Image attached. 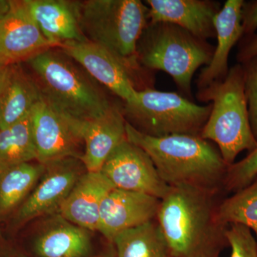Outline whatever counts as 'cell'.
<instances>
[{"instance_id":"6da1fadb","label":"cell","mask_w":257,"mask_h":257,"mask_svg":"<svg viewBox=\"0 0 257 257\" xmlns=\"http://www.w3.org/2000/svg\"><path fill=\"white\" fill-rule=\"evenodd\" d=\"M126 139L146 152L170 187H185L216 194L224 188L229 166L220 152L201 135L155 138L126 124Z\"/></svg>"},{"instance_id":"ba28073f","label":"cell","mask_w":257,"mask_h":257,"mask_svg":"<svg viewBox=\"0 0 257 257\" xmlns=\"http://www.w3.org/2000/svg\"><path fill=\"white\" fill-rule=\"evenodd\" d=\"M37 162L47 165L67 158L80 160L84 151L80 123L64 117L41 100L30 113Z\"/></svg>"},{"instance_id":"d6a6232c","label":"cell","mask_w":257,"mask_h":257,"mask_svg":"<svg viewBox=\"0 0 257 257\" xmlns=\"http://www.w3.org/2000/svg\"><path fill=\"white\" fill-rule=\"evenodd\" d=\"M170 257H171V256H170Z\"/></svg>"},{"instance_id":"d4e9b609","label":"cell","mask_w":257,"mask_h":257,"mask_svg":"<svg viewBox=\"0 0 257 257\" xmlns=\"http://www.w3.org/2000/svg\"><path fill=\"white\" fill-rule=\"evenodd\" d=\"M257 177V147L246 157L229 166L224 188L236 192L248 186Z\"/></svg>"},{"instance_id":"cb8c5ba5","label":"cell","mask_w":257,"mask_h":257,"mask_svg":"<svg viewBox=\"0 0 257 257\" xmlns=\"http://www.w3.org/2000/svg\"><path fill=\"white\" fill-rule=\"evenodd\" d=\"M216 218L223 226H246L254 233L257 240V177L217 206Z\"/></svg>"},{"instance_id":"4316f807","label":"cell","mask_w":257,"mask_h":257,"mask_svg":"<svg viewBox=\"0 0 257 257\" xmlns=\"http://www.w3.org/2000/svg\"><path fill=\"white\" fill-rule=\"evenodd\" d=\"M244 79L250 125L257 141V56L241 64Z\"/></svg>"},{"instance_id":"7a4b0ae2","label":"cell","mask_w":257,"mask_h":257,"mask_svg":"<svg viewBox=\"0 0 257 257\" xmlns=\"http://www.w3.org/2000/svg\"><path fill=\"white\" fill-rule=\"evenodd\" d=\"M214 196L190 187H170L161 199L156 220L171 257H209L227 243V226L217 220Z\"/></svg>"},{"instance_id":"5bb4252c","label":"cell","mask_w":257,"mask_h":257,"mask_svg":"<svg viewBox=\"0 0 257 257\" xmlns=\"http://www.w3.org/2000/svg\"><path fill=\"white\" fill-rule=\"evenodd\" d=\"M151 23L177 25L202 40L216 38L214 20L220 4L211 0H147Z\"/></svg>"},{"instance_id":"4fadbf2b","label":"cell","mask_w":257,"mask_h":257,"mask_svg":"<svg viewBox=\"0 0 257 257\" xmlns=\"http://www.w3.org/2000/svg\"><path fill=\"white\" fill-rule=\"evenodd\" d=\"M50 48L55 47L42 35L25 0H11L9 12L0 19V59L18 63Z\"/></svg>"},{"instance_id":"2e32d148","label":"cell","mask_w":257,"mask_h":257,"mask_svg":"<svg viewBox=\"0 0 257 257\" xmlns=\"http://www.w3.org/2000/svg\"><path fill=\"white\" fill-rule=\"evenodd\" d=\"M114 188L101 172L87 171L71 190L58 214L88 231H97L101 204Z\"/></svg>"},{"instance_id":"603a6c76","label":"cell","mask_w":257,"mask_h":257,"mask_svg":"<svg viewBox=\"0 0 257 257\" xmlns=\"http://www.w3.org/2000/svg\"><path fill=\"white\" fill-rule=\"evenodd\" d=\"M37 162L30 114L8 127L0 128V172L16 166Z\"/></svg>"},{"instance_id":"ffe728a7","label":"cell","mask_w":257,"mask_h":257,"mask_svg":"<svg viewBox=\"0 0 257 257\" xmlns=\"http://www.w3.org/2000/svg\"><path fill=\"white\" fill-rule=\"evenodd\" d=\"M57 215L37 235L35 253L40 257H87L92 248L89 231Z\"/></svg>"},{"instance_id":"f546056e","label":"cell","mask_w":257,"mask_h":257,"mask_svg":"<svg viewBox=\"0 0 257 257\" xmlns=\"http://www.w3.org/2000/svg\"><path fill=\"white\" fill-rule=\"evenodd\" d=\"M11 64L0 59V94L4 87L6 79L8 78Z\"/></svg>"},{"instance_id":"7402d4cb","label":"cell","mask_w":257,"mask_h":257,"mask_svg":"<svg viewBox=\"0 0 257 257\" xmlns=\"http://www.w3.org/2000/svg\"><path fill=\"white\" fill-rule=\"evenodd\" d=\"M117 257H170L156 219L126 230L115 236Z\"/></svg>"},{"instance_id":"5b68a950","label":"cell","mask_w":257,"mask_h":257,"mask_svg":"<svg viewBox=\"0 0 257 257\" xmlns=\"http://www.w3.org/2000/svg\"><path fill=\"white\" fill-rule=\"evenodd\" d=\"M199 101L211 103V110L201 137L218 147L228 166L234 163L243 151L252 152L257 147L250 125L244 79L241 64L230 67L223 80L211 83L198 90Z\"/></svg>"},{"instance_id":"3957f363","label":"cell","mask_w":257,"mask_h":257,"mask_svg":"<svg viewBox=\"0 0 257 257\" xmlns=\"http://www.w3.org/2000/svg\"><path fill=\"white\" fill-rule=\"evenodd\" d=\"M27 62L42 100L71 121L96 119L115 104L95 80L60 49H49Z\"/></svg>"},{"instance_id":"484cf974","label":"cell","mask_w":257,"mask_h":257,"mask_svg":"<svg viewBox=\"0 0 257 257\" xmlns=\"http://www.w3.org/2000/svg\"><path fill=\"white\" fill-rule=\"evenodd\" d=\"M225 237L231 247L229 257H257V240L251 229L241 224H230Z\"/></svg>"},{"instance_id":"8fae6325","label":"cell","mask_w":257,"mask_h":257,"mask_svg":"<svg viewBox=\"0 0 257 257\" xmlns=\"http://www.w3.org/2000/svg\"><path fill=\"white\" fill-rule=\"evenodd\" d=\"M58 49L123 102L133 99L137 91L141 89L134 74L104 47L86 40L64 44Z\"/></svg>"},{"instance_id":"1f68e13d","label":"cell","mask_w":257,"mask_h":257,"mask_svg":"<svg viewBox=\"0 0 257 257\" xmlns=\"http://www.w3.org/2000/svg\"><path fill=\"white\" fill-rule=\"evenodd\" d=\"M219 253H216V254L212 255V256L209 257H219Z\"/></svg>"},{"instance_id":"9c48e42d","label":"cell","mask_w":257,"mask_h":257,"mask_svg":"<svg viewBox=\"0 0 257 257\" xmlns=\"http://www.w3.org/2000/svg\"><path fill=\"white\" fill-rule=\"evenodd\" d=\"M38 183L19 208L15 222L23 224L60 210L81 176L87 172L79 159L67 158L49 164Z\"/></svg>"},{"instance_id":"f1b7e54d","label":"cell","mask_w":257,"mask_h":257,"mask_svg":"<svg viewBox=\"0 0 257 257\" xmlns=\"http://www.w3.org/2000/svg\"><path fill=\"white\" fill-rule=\"evenodd\" d=\"M257 56V34L244 36L239 41L236 60L242 64Z\"/></svg>"},{"instance_id":"44dd1931","label":"cell","mask_w":257,"mask_h":257,"mask_svg":"<svg viewBox=\"0 0 257 257\" xmlns=\"http://www.w3.org/2000/svg\"><path fill=\"white\" fill-rule=\"evenodd\" d=\"M45 169L43 164L32 162L0 172V219L20 208Z\"/></svg>"},{"instance_id":"277c9868","label":"cell","mask_w":257,"mask_h":257,"mask_svg":"<svg viewBox=\"0 0 257 257\" xmlns=\"http://www.w3.org/2000/svg\"><path fill=\"white\" fill-rule=\"evenodd\" d=\"M79 21L84 36L119 59L138 79L140 89L153 88L150 71L138 58L140 37L150 23L149 8L140 0L78 1Z\"/></svg>"},{"instance_id":"83f0119b","label":"cell","mask_w":257,"mask_h":257,"mask_svg":"<svg viewBox=\"0 0 257 257\" xmlns=\"http://www.w3.org/2000/svg\"><path fill=\"white\" fill-rule=\"evenodd\" d=\"M243 37L253 35L257 30V0L243 3L241 13Z\"/></svg>"},{"instance_id":"d6986e66","label":"cell","mask_w":257,"mask_h":257,"mask_svg":"<svg viewBox=\"0 0 257 257\" xmlns=\"http://www.w3.org/2000/svg\"><path fill=\"white\" fill-rule=\"evenodd\" d=\"M42 99L31 74L18 63L12 64L0 94V128L8 127L26 118Z\"/></svg>"},{"instance_id":"e0dca14e","label":"cell","mask_w":257,"mask_h":257,"mask_svg":"<svg viewBox=\"0 0 257 257\" xmlns=\"http://www.w3.org/2000/svg\"><path fill=\"white\" fill-rule=\"evenodd\" d=\"M243 0H227L214 20L217 46L214 49L210 63L202 69L197 80L198 90L211 83L223 80L229 72L230 52L243 37L241 23Z\"/></svg>"},{"instance_id":"ac0fdd59","label":"cell","mask_w":257,"mask_h":257,"mask_svg":"<svg viewBox=\"0 0 257 257\" xmlns=\"http://www.w3.org/2000/svg\"><path fill=\"white\" fill-rule=\"evenodd\" d=\"M30 14L43 36L55 48L69 42H84L78 1L25 0Z\"/></svg>"},{"instance_id":"7c38bea8","label":"cell","mask_w":257,"mask_h":257,"mask_svg":"<svg viewBox=\"0 0 257 257\" xmlns=\"http://www.w3.org/2000/svg\"><path fill=\"white\" fill-rule=\"evenodd\" d=\"M160 200L144 193L114 188L101 204L97 231L112 242L119 233L155 220Z\"/></svg>"},{"instance_id":"8992f818","label":"cell","mask_w":257,"mask_h":257,"mask_svg":"<svg viewBox=\"0 0 257 257\" xmlns=\"http://www.w3.org/2000/svg\"><path fill=\"white\" fill-rule=\"evenodd\" d=\"M215 47L183 28L150 22L137 47L140 65L170 74L184 97L192 98L193 76L201 66L210 63Z\"/></svg>"},{"instance_id":"30bf717a","label":"cell","mask_w":257,"mask_h":257,"mask_svg":"<svg viewBox=\"0 0 257 257\" xmlns=\"http://www.w3.org/2000/svg\"><path fill=\"white\" fill-rule=\"evenodd\" d=\"M100 172L115 188L144 193L160 199L170 189L146 152L127 139L115 149Z\"/></svg>"},{"instance_id":"52a82bcc","label":"cell","mask_w":257,"mask_h":257,"mask_svg":"<svg viewBox=\"0 0 257 257\" xmlns=\"http://www.w3.org/2000/svg\"><path fill=\"white\" fill-rule=\"evenodd\" d=\"M211 104L200 106L178 93L162 92L154 88L137 91L124 102L126 122L149 136L200 135L211 110Z\"/></svg>"},{"instance_id":"4dcf8cb0","label":"cell","mask_w":257,"mask_h":257,"mask_svg":"<svg viewBox=\"0 0 257 257\" xmlns=\"http://www.w3.org/2000/svg\"><path fill=\"white\" fill-rule=\"evenodd\" d=\"M10 9V0H0V19L3 18Z\"/></svg>"},{"instance_id":"9a60e30c","label":"cell","mask_w":257,"mask_h":257,"mask_svg":"<svg viewBox=\"0 0 257 257\" xmlns=\"http://www.w3.org/2000/svg\"><path fill=\"white\" fill-rule=\"evenodd\" d=\"M122 106L114 104L105 114L80 123L84 151L80 160L87 172H100L106 160L126 140Z\"/></svg>"}]
</instances>
